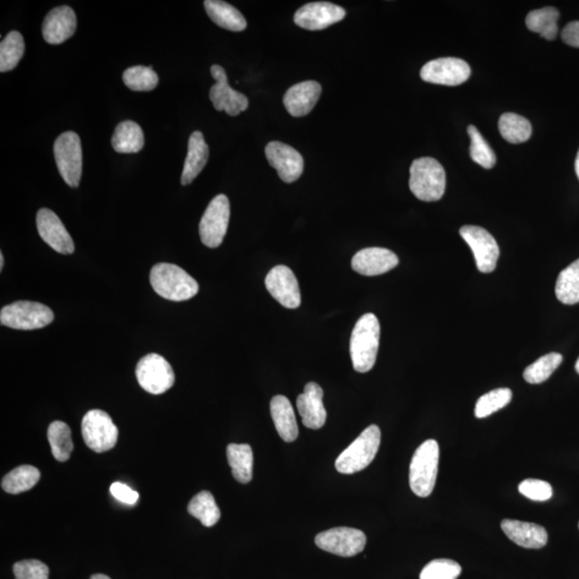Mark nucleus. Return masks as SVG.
Here are the masks:
<instances>
[{
	"mask_svg": "<svg viewBox=\"0 0 579 579\" xmlns=\"http://www.w3.org/2000/svg\"><path fill=\"white\" fill-rule=\"evenodd\" d=\"M82 436L91 451L108 452L117 444L118 428L107 412L91 410L82 419Z\"/></svg>",
	"mask_w": 579,
	"mask_h": 579,
	"instance_id": "nucleus-8",
	"label": "nucleus"
},
{
	"mask_svg": "<svg viewBox=\"0 0 579 579\" xmlns=\"http://www.w3.org/2000/svg\"><path fill=\"white\" fill-rule=\"evenodd\" d=\"M520 493L533 501H548L553 496L551 485L542 480L527 479L518 486Z\"/></svg>",
	"mask_w": 579,
	"mask_h": 579,
	"instance_id": "nucleus-41",
	"label": "nucleus"
},
{
	"mask_svg": "<svg viewBox=\"0 0 579 579\" xmlns=\"http://www.w3.org/2000/svg\"><path fill=\"white\" fill-rule=\"evenodd\" d=\"M400 264L398 256L386 248H365L359 251L352 259V269L364 276L385 274Z\"/></svg>",
	"mask_w": 579,
	"mask_h": 579,
	"instance_id": "nucleus-19",
	"label": "nucleus"
},
{
	"mask_svg": "<svg viewBox=\"0 0 579 579\" xmlns=\"http://www.w3.org/2000/svg\"><path fill=\"white\" fill-rule=\"evenodd\" d=\"M229 464L238 482L248 484L253 480L254 453L249 445L231 444L227 447Z\"/></svg>",
	"mask_w": 579,
	"mask_h": 579,
	"instance_id": "nucleus-28",
	"label": "nucleus"
},
{
	"mask_svg": "<svg viewBox=\"0 0 579 579\" xmlns=\"http://www.w3.org/2000/svg\"><path fill=\"white\" fill-rule=\"evenodd\" d=\"M211 73L216 80V84L210 91L211 101L216 110L225 111L230 117H238L247 110L248 98L231 89L225 69L220 65H214L211 68Z\"/></svg>",
	"mask_w": 579,
	"mask_h": 579,
	"instance_id": "nucleus-14",
	"label": "nucleus"
},
{
	"mask_svg": "<svg viewBox=\"0 0 579 579\" xmlns=\"http://www.w3.org/2000/svg\"><path fill=\"white\" fill-rule=\"evenodd\" d=\"M150 280L158 295L173 302H184L199 292V285L194 278L175 264H156L151 271Z\"/></svg>",
	"mask_w": 579,
	"mask_h": 579,
	"instance_id": "nucleus-2",
	"label": "nucleus"
},
{
	"mask_svg": "<svg viewBox=\"0 0 579 579\" xmlns=\"http://www.w3.org/2000/svg\"><path fill=\"white\" fill-rule=\"evenodd\" d=\"M381 444L378 426L371 425L338 456L335 467L342 474H353L367 468L375 460Z\"/></svg>",
	"mask_w": 579,
	"mask_h": 579,
	"instance_id": "nucleus-5",
	"label": "nucleus"
},
{
	"mask_svg": "<svg viewBox=\"0 0 579 579\" xmlns=\"http://www.w3.org/2000/svg\"><path fill=\"white\" fill-rule=\"evenodd\" d=\"M561 38L566 45L579 48V21L567 24L562 30Z\"/></svg>",
	"mask_w": 579,
	"mask_h": 579,
	"instance_id": "nucleus-44",
	"label": "nucleus"
},
{
	"mask_svg": "<svg viewBox=\"0 0 579 579\" xmlns=\"http://www.w3.org/2000/svg\"><path fill=\"white\" fill-rule=\"evenodd\" d=\"M578 527H579V524H578Z\"/></svg>",
	"mask_w": 579,
	"mask_h": 579,
	"instance_id": "nucleus-49",
	"label": "nucleus"
},
{
	"mask_svg": "<svg viewBox=\"0 0 579 579\" xmlns=\"http://www.w3.org/2000/svg\"><path fill=\"white\" fill-rule=\"evenodd\" d=\"M559 11L554 7L531 11L527 15L526 25L529 30L537 32L546 40H554L558 34Z\"/></svg>",
	"mask_w": 579,
	"mask_h": 579,
	"instance_id": "nucleus-31",
	"label": "nucleus"
},
{
	"mask_svg": "<svg viewBox=\"0 0 579 579\" xmlns=\"http://www.w3.org/2000/svg\"><path fill=\"white\" fill-rule=\"evenodd\" d=\"M25 53L24 38L19 31H10L0 43V73L16 68Z\"/></svg>",
	"mask_w": 579,
	"mask_h": 579,
	"instance_id": "nucleus-34",
	"label": "nucleus"
},
{
	"mask_svg": "<svg viewBox=\"0 0 579 579\" xmlns=\"http://www.w3.org/2000/svg\"><path fill=\"white\" fill-rule=\"evenodd\" d=\"M575 369H576L577 373L579 374V358H578L577 362L575 364Z\"/></svg>",
	"mask_w": 579,
	"mask_h": 579,
	"instance_id": "nucleus-48",
	"label": "nucleus"
},
{
	"mask_svg": "<svg viewBox=\"0 0 579 579\" xmlns=\"http://www.w3.org/2000/svg\"><path fill=\"white\" fill-rule=\"evenodd\" d=\"M575 172H576L577 177L579 179V151L577 152L576 160H575Z\"/></svg>",
	"mask_w": 579,
	"mask_h": 579,
	"instance_id": "nucleus-45",
	"label": "nucleus"
},
{
	"mask_svg": "<svg viewBox=\"0 0 579 579\" xmlns=\"http://www.w3.org/2000/svg\"><path fill=\"white\" fill-rule=\"evenodd\" d=\"M265 155L272 168H274L285 183H294L302 177L304 160L299 152L281 142H270L265 147Z\"/></svg>",
	"mask_w": 579,
	"mask_h": 579,
	"instance_id": "nucleus-15",
	"label": "nucleus"
},
{
	"mask_svg": "<svg viewBox=\"0 0 579 579\" xmlns=\"http://www.w3.org/2000/svg\"><path fill=\"white\" fill-rule=\"evenodd\" d=\"M562 360L564 358L559 353L546 354L524 369L523 378L530 385L543 384L559 367Z\"/></svg>",
	"mask_w": 579,
	"mask_h": 579,
	"instance_id": "nucleus-36",
	"label": "nucleus"
},
{
	"mask_svg": "<svg viewBox=\"0 0 579 579\" xmlns=\"http://www.w3.org/2000/svg\"><path fill=\"white\" fill-rule=\"evenodd\" d=\"M111 494L114 498L117 499L123 504L134 506L139 500V494L135 490L131 489L129 486L123 483H114L111 486Z\"/></svg>",
	"mask_w": 579,
	"mask_h": 579,
	"instance_id": "nucleus-43",
	"label": "nucleus"
},
{
	"mask_svg": "<svg viewBox=\"0 0 579 579\" xmlns=\"http://www.w3.org/2000/svg\"><path fill=\"white\" fill-rule=\"evenodd\" d=\"M15 579H48L50 570L39 560H23L13 566Z\"/></svg>",
	"mask_w": 579,
	"mask_h": 579,
	"instance_id": "nucleus-42",
	"label": "nucleus"
},
{
	"mask_svg": "<svg viewBox=\"0 0 579 579\" xmlns=\"http://www.w3.org/2000/svg\"><path fill=\"white\" fill-rule=\"evenodd\" d=\"M188 513L205 527L215 526L221 517L214 496L206 490L201 491L191 499L188 505Z\"/></svg>",
	"mask_w": 579,
	"mask_h": 579,
	"instance_id": "nucleus-30",
	"label": "nucleus"
},
{
	"mask_svg": "<svg viewBox=\"0 0 579 579\" xmlns=\"http://www.w3.org/2000/svg\"><path fill=\"white\" fill-rule=\"evenodd\" d=\"M4 260L3 253H0V269H4Z\"/></svg>",
	"mask_w": 579,
	"mask_h": 579,
	"instance_id": "nucleus-47",
	"label": "nucleus"
},
{
	"mask_svg": "<svg viewBox=\"0 0 579 579\" xmlns=\"http://www.w3.org/2000/svg\"><path fill=\"white\" fill-rule=\"evenodd\" d=\"M91 579H111V578L105 575H92Z\"/></svg>",
	"mask_w": 579,
	"mask_h": 579,
	"instance_id": "nucleus-46",
	"label": "nucleus"
},
{
	"mask_svg": "<svg viewBox=\"0 0 579 579\" xmlns=\"http://www.w3.org/2000/svg\"><path fill=\"white\" fill-rule=\"evenodd\" d=\"M324 393L319 385L309 382L306 385L303 394L297 400L298 413L303 424L310 429H320L326 422V410L324 405Z\"/></svg>",
	"mask_w": 579,
	"mask_h": 579,
	"instance_id": "nucleus-21",
	"label": "nucleus"
},
{
	"mask_svg": "<svg viewBox=\"0 0 579 579\" xmlns=\"http://www.w3.org/2000/svg\"><path fill=\"white\" fill-rule=\"evenodd\" d=\"M230 222V201L225 194L215 196L202 216L199 231L206 247L217 248L226 238Z\"/></svg>",
	"mask_w": 579,
	"mask_h": 579,
	"instance_id": "nucleus-10",
	"label": "nucleus"
},
{
	"mask_svg": "<svg viewBox=\"0 0 579 579\" xmlns=\"http://www.w3.org/2000/svg\"><path fill=\"white\" fill-rule=\"evenodd\" d=\"M379 341L378 318L374 314L360 316L354 326L351 341H350V354H351L355 371L365 374L373 369L378 355Z\"/></svg>",
	"mask_w": 579,
	"mask_h": 579,
	"instance_id": "nucleus-1",
	"label": "nucleus"
},
{
	"mask_svg": "<svg viewBox=\"0 0 579 579\" xmlns=\"http://www.w3.org/2000/svg\"><path fill=\"white\" fill-rule=\"evenodd\" d=\"M265 286L272 298L283 307L298 308L300 302L299 286L294 272L285 265L275 266L265 278Z\"/></svg>",
	"mask_w": 579,
	"mask_h": 579,
	"instance_id": "nucleus-17",
	"label": "nucleus"
},
{
	"mask_svg": "<svg viewBox=\"0 0 579 579\" xmlns=\"http://www.w3.org/2000/svg\"><path fill=\"white\" fill-rule=\"evenodd\" d=\"M462 575V566L454 560L436 559L426 565L419 579H456Z\"/></svg>",
	"mask_w": 579,
	"mask_h": 579,
	"instance_id": "nucleus-40",
	"label": "nucleus"
},
{
	"mask_svg": "<svg viewBox=\"0 0 579 579\" xmlns=\"http://www.w3.org/2000/svg\"><path fill=\"white\" fill-rule=\"evenodd\" d=\"M54 156L65 184L71 188L79 187L83 172V152L78 134L67 131L60 134L54 143Z\"/></svg>",
	"mask_w": 579,
	"mask_h": 579,
	"instance_id": "nucleus-7",
	"label": "nucleus"
},
{
	"mask_svg": "<svg viewBox=\"0 0 579 579\" xmlns=\"http://www.w3.org/2000/svg\"><path fill=\"white\" fill-rule=\"evenodd\" d=\"M409 187L420 201H439L445 194L446 175L439 161L430 157L415 160L410 168Z\"/></svg>",
	"mask_w": 579,
	"mask_h": 579,
	"instance_id": "nucleus-3",
	"label": "nucleus"
},
{
	"mask_svg": "<svg viewBox=\"0 0 579 579\" xmlns=\"http://www.w3.org/2000/svg\"><path fill=\"white\" fill-rule=\"evenodd\" d=\"M506 537L523 549H540L548 544L546 529L533 523L505 520L501 523Z\"/></svg>",
	"mask_w": 579,
	"mask_h": 579,
	"instance_id": "nucleus-23",
	"label": "nucleus"
},
{
	"mask_svg": "<svg viewBox=\"0 0 579 579\" xmlns=\"http://www.w3.org/2000/svg\"><path fill=\"white\" fill-rule=\"evenodd\" d=\"M145 143L143 130L133 120L118 124L112 136V146L119 154H135L143 149Z\"/></svg>",
	"mask_w": 579,
	"mask_h": 579,
	"instance_id": "nucleus-27",
	"label": "nucleus"
},
{
	"mask_svg": "<svg viewBox=\"0 0 579 579\" xmlns=\"http://www.w3.org/2000/svg\"><path fill=\"white\" fill-rule=\"evenodd\" d=\"M346 11L332 3H310L303 5L294 15V22L307 30H322L345 19Z\"/></svg>",
	"mask_w": 579,
	"mask_h": 579,
	"instance_id": "nucleus-16",
	"label": "nucleus"
},
{
	"mask_svg": "<svg viewBox=\"0 0 579 579\" xmlns=\"http://www.w3.org/2000/svg\"><path fill=\"white\" fill-rule=\"evenodd\" d=\"M123 80L125 85L134 91H151L160 83L154 69L145 65H135L125 70Z\"/></svg>",
	"mask_w": 579,
	"mask_h": 579,
	"instance_id": "nucleus-37",
	"label": "nucleus"
},
{
	"mask_svg": "<svg viewBox=\"0 0 579 579\" xmlns=\"http://www.w3.org/2000/svg\"><path fill=\"white\" fill-rule=\"evenodd\" d=\"M204 7L207 15L221 29L231 31H243L247 27V21L232 4L221 0H206Z\"/></svg>",
	"mask_w": 579,
	"mask_h": 579,
	"instance_id": "nucleus-26",
	"label": "nucleus"
},
{
	"mask_svg": "<svg viewBox=\"0 0 579 579\" xmlns=\"http://www.w3.org/2000/svg\"><path fill=\"white\" fill-rule=\"evenodd\" d=\"M142 389L152 395H160L174 385L175 375L170 363L161 355L151 353L140 359L135 369Z\"/></svg>",
	"mask_w": 579,
	"mask_h": 579,
	"instance_id": "nucleus-9",
	"label": "nucleus"
},
{
	"mask_svg": "<svg viewBox=\"0 0 579 579\" xmlns=\"http://www.w3.org/2000/svg\"><path fill=\"white\" fill-rule=\"evenodd\" d=\"M78 21L74 11L68 5H60L46 16L42 24V35L50 45H60L75 34Z\"/></svg>",
	"mask_w": 579,
	"mask_h": 579,
	"instance_id": "nucleus-20",
	"label": "nucleus"
},
{
	"mask_svg": "<svg viewBox=\"0 0 579 579\" xmlns=\"http://www.w3.org/2000/svg\"><path fill=\"white\" fill-rule=\"evenodd\" d=\"M556 297L562 304L579 303V259L560 272L556 282Z\"/></svg>",
	"mask_w": 579,
	"mask_h": 579,
	"instance_id": "nucleus-32",
	"label": "nucleus"
},
{
	"mask_svg": "<svg viewBox=\"0 0 579 579\" xmlns=\"http://www.w3.org/2000/svg\"><path fill=\"white\" fill-rule=\"evenodd\" d=\"M48 439L50 442L54 458L60 462H67L74 449L69 426L56 420L48 429Z\"/></svg>",
	"mask_w": 579,
	"mask_h": 579,
	"instance_id": "nucleus-35",
	"label": "nucleus"
},
{
	"mask_svg": "<svg viewBox=\"0 0 579 579\" xmlns=\"http://www.w3.org/2000/svg\"><path fill=\"white\" fill-rule=\"evenodd\" d=\"M210 149L207 146L203 134L194 131L190 135L188 142V154L186 157L182 174V185L187 186L198 177L209 161Z\"/></svg>",
	"mask_w": 579,
	"mask_h": 579,
	"instance_id": "nucleus-24",
	"label": "nucleus"
},
{
	"mask_svg": "<svg viewBox=\"0 0 579 579\" xmlns=\"http://www.w3.org/2000/svg\"><path fill=\"white\" fill-rule=\"evenodd\" d=\"M471 74L470 65L461 58L444 57L431 60L420 70V78L428 83L457 86Z\"/></svg>",
	"mask_w": 579,
	"mask_h": 579,
	"instance_id": "nucleus-13",
	"label": "nucleus"
},
{
	"mask_svg": "<svg viewBox=\"0 0 579 579\" xmlns=\"http://www.w3.org/2000/svg\"><path fill=\"white\" fill-rule=\"evenodd\" d=\"M54 320L53 311L48 306L20 300L4 307L0 311L2 325L10 329L31 331L42 329L51 324Z\"/></svg>",
	"mask_w": 579,
	"mask_h": 579,
	"instance_id": "nucleus-6",
	"label": "nucleus"
},
{
	"mask_svg": "<svg viewBox=\"0 0 579 579\" xmlns=\"http://www.w3.org/2000/svg\"><path fill=\"white\" fill-rule=\"evenodd\" d=\"M322 87L315 81H305L287 91L283 97V105L294 117L307 116L318 102Z\"/></svg>",
	"mask_w": 579,
	"mask_h": 579,
	"instance_id": "nucleus-22",
	"label": "nucleus"
},
{
	"mask_svg": "<svg viewBox=\"0 0 579 579\" xmlns=\"http://www.w3.org/2000/svg\"><path fill=\"white\" fill-rule=\"evenodd\" d=\"M37 229L41 238L62 255L74 253V243L59 217L51 210L42 209L37 214Z\"/></svg>",
	"mask_w": 579,
	"mask_h": 579,
	"instance_id": "nucleus-18",
	"label": "nucleus"
},
{
	"mask_svg": "<svg viewBox=\"0 0 579 579\" xmlns=\"http://www.w3.org/2000/svg\"><path fill=\"white\" fill-rule=\"evenodd\" d=\"M460 233L473 251L475 264L480 272H494L498 262L500 250L493 235L477 226H464Z\"/></svg>",
	"mask_w": 579,
	"mask_h": 579,
	"instance_id": "nucleus-12",
	"label": "nucleus"
},
{
	"mask_svg": "<svg viewBox=\"0 0 579 579\" xmlns=\"http://www.w3.org/2000/svg\"><path fill=\"white\" fill-rule=\"evenodd\" d=\"M316 546L327 553L341 557L357 556L365 549L367 538L359 529L338 527L316 535Z\"/></svg>",
	"mask_w": 579,
	"mask_h": 579,
	"instance_id": "nucleus-11",
	"label": "nucleus"
},
{
	"mask_svg": "<svg viewBox=\"0 0 579 579\" xmlns=\"http://www.w3.org/2000/svg\"><path fill=\"white\" fill-rule=\"evenodd\" d=\"M439 445L430 439L418 447L410 463V488L420 498L429 497L435 488L439 466Z\"/></svg>",
	"mask_w": 579,
	"mask_h": 579,
	"instance_id": "nucleus-4",
	"label": "nucleus"
},
{
	"mask_svg": "<svg viewBox=\"0 0 579 579\" xmlns=\"http://www.w3.org/2000/svg\"><path fill=\"white\" fill-rule=\"evenodd\" d=\"M41 474L36 467L25 464L10 471L3 479L2 488L5 493L18 495L30 490L39 482Z\"/></svg>",
	"mask_w": 579,
	"mask_h": 579,
	"instance_id": "nucleus-29",
	"label": "nucleus"
},
{
	"mask_svg": "<svg viewBox=\"0 0 579 579\" xmlns=\"http://www.w3.org/2000/svg\"><path fill=\"white\" fill-rule=\"evenodd\" d=\"M468 134L470 140H471V145H470L471 160L484 169H493L497 162V157L488 141L483 138V135L473 125H469Z\"/></svg>",
	"mask_w": 579,
	"mask_h": 579,
	"instance_id": "nucleus-38",
	"label": "nucleus"
},
{
	"mask_svg": "<svg viewBox=\"0 0 579 579\" xmlns=\"http://www.w3.org/2000/svg\"><path fill=\"white\" fill-rule=\"evenodd\" d=\"M510 389H497L479 398L474 414L478 419H484L509 405L512 401Z\"/></svg>",
	"mask_w": 579,
	"mask_h": 579,
	"instance_id": "nucleus-39",
	"label": "nucleus"
},
{
	"mask_svg": "<svg viewBox=\"0 0 579 579\" xmlns=\"http://www.w3.org/2000/svg\"><path fill=\"white\" fill-rule=\"evenodd\" d=\"M499 131L502 138L512 144L523 143L532 134L529 120L514 113H506L500 117Z\"/></svg>",
	"mask_w": 579,
	"mask_h": 579,
	"instance_id": "nucleus-33",
	"label": "nucleus"
},
{
	"mask_svg": "<svg viewBox=\"0 0 579 579\" xmlns=\"http://www.w3.org/2000/svg\"><path fill=\"white\" fill-rule=\"evenodd\" d=\"M271 414L281 438L293 442L298 436V426L291 402L286 396L277 395L271 401Z\"/></svg>",
	"mask_w": 579,
	"mask_h": 579,
	"instance_id": "nucleus-25",
	"label": "nucleus"
}]
</instances>
